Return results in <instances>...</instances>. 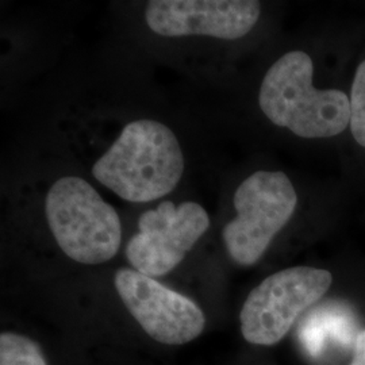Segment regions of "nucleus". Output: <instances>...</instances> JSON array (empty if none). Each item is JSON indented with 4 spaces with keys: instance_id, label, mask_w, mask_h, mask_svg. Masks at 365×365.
I'll list each match as a JSON object with an SVG mask.
<instances>
[{
    "instance_id": "nucleus-1",
    "label": "nucleus",
    "mask_w": 365,
    "mask_h": 365,
    "mask_svg": "<svg viewBox=\"0 0 365 365\" xmlns=\"http://www.w3.org/2000/svg\"><path fill=\"white\" fill-rule=\"evenodd\" d=\"M184 172L182 148L168 126L152 119L130 122L92 167V175L128 202L168 195Z\"/></svg>"
},
{
    "instance_id": "nucleus-2",
    "label": "nucleus",
    "mask_w": 365,
    "mask_h": 365,
    "mask_svg": "<svg viewBox=\"0 0 365 365\" xmlns=\"http://www.w3.org/2000/svg\"><path fill=\"white\" fill-rule=\"evenodd\" d=\"M313 72L307 53H286L265 73L259 105L274 125L300 138L339 135L349 126L351 99L339 90H317Z\"/></svg>"
},
{
    "instance_id": "nucleus-3",
    "label": "nucleus",
    "mask_w": 365,
    "mask_h": 365,
    "mask_svg": "<svg viewBox=\"0 0 365 365\" xmlns=\"http://www.w3.org/2000/svg\"><path fill=\"white\" fill-rule=\"evenodd\" d=\"M333 286L334 274L310 265L288 267L267 276L240 310L241 337L259 351L280 345L307 314L329 300Z\"/></svg>"
},
{
    "instance_id": "nucleus-4",
    "label": "nucleus",
    "mask_w": 365,
    "mask_h": 365,
    "mask_svg": "<svg viewBox=\"0 0 365 365\" xmlns=\"http://www.w3.org/2000/svg\"><path fill=\"white\" fill-rule=\"evenodd\" d=\"M45 214L58 248L71 260L99 265L117 256L122 223L90 182L76 176L58 179L46 195Z\"/></svg>"
},
{
    "instance_id": "nucleus-5",
    "label": "nucleus",
    "mask_w": 365,
    "mask_h": 365,
    "mask_svg": "<svg viewBox=\"0 0 365 365\" xmlns=\"http://www.w3.org/2000/svg\"><path fill=\"white\" fill-rule=\"evenodd\" d=\"M237 217L222 230L226 252L240 267H253L287 225L298 195L283 172L257 170L240 184L233 197Z\"/></svg>"
},
{
    "instance_id": "nucleus-6",
    "label": "nucleus",
    "mask_w": 365,
    "mask_h": 365,
    "mask_svg": "<svg viewBox=\"0 0 365 365\" xmlns=\"http://www.w3.org/2000/svg\"><path fill=\"white\" fill-rule=\"evenodd\" d=\"M114 286L133 321L158 345L182 346L205 333L207 318L202 307L155 277L120 268L114 274Z\"/></svg>"
},
{
    "instance_id": "nucleus-7",
    "label": "nucleus",
    "mask_w": 365,
    "mask_h": 365,
    "mask_svg": "<svg viewBox=\"0 0 365 365\" xmlns=\"http://www.w3.org/2000/svg\"><path fill=\"white\" fill-rule=\"evenodd\" d=\"M207 211L195 202H163L138 220V233L125 249L131 268L150 277L170 274L207 232Z\"/></svg>"
},
{
    "instance_id": "nucleus-8",
    "label": "nucleus",
    "mask_w": 365,
    "mask_h": 365,
    "mask_svg": "<svg viewBox=\"0 0 365 365\" xmlns=\"http://www.w3.org/2000/svg\"><path fill=\"white\" fill-rule=\"evenodd\" d=\"M260 14L261 3L255 0H152L145 19L163 37L238 39L255 27Z\"/></svg>"
},
{
    "instance_id": "nucleus-9",
    "label": "nucleus",
    "mask_w": 365,
    "mask_h": 365,
    "mask_svg": "<svg viewBox=\"0 0 365 365\" xmlns=\"http://www.w3.org/2000/svg\"><path fill=\"white\" fill-rule=\"evenodd\" d=\"M0 365H51L38 339L21 330H1Z\"/></svg>"
},
{
    "instance_id": "nucleus-10",
    "label": "nucleus",
    "mask_w": 365,
    "mask_h": 365,
    "mask_svg": "<svg viewBox=\"0 0 365 365\" xmlns=\"http://www.w3.org/2000/svg\"><path fill=\"white\" fill-rule=\"evenodd\" d=\"M349 126L356 143L365 148V60L357 66L353 78Z\"/></svg>"
},
{
    "instance_id": "nucleus-11",
    "label": "nucleus",
    "mask_w": 365,
    "mask_h": 365,
    "mask_svg": "<svg viewBox=\"0 0 365 365\" xmlns=\"http://www.w3.org/2000/svg\"><path fill=\"white\" fill-rule=\"evenodd\" d=\"M344 365H365V324L356 333L351 352Z\"/></svg>"
},
{
    "instance_id": "nucleus-12",
    "label": "nucleus",
    "mask_w": 365,
    "mask_h": 365,
    "mask_svg": "<svg viewBox=\"0 0 365 365\" xmlns=\"http://www.w3.org/2000/svg\"><path fill=\"white\" fill-rule=\"evenodd\" d=\"M261 351L255 349L253 354H249L247 357H244L240 363L235 365H274L271 360H268L264 354H260Z\"/></svg>"
}]
</instances>
